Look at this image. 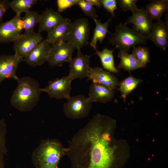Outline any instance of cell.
<instances>
[{
    "mask_svg": "<svg viewBox=\"0 0 168 168\" xmlns=\"http://www.w3.org/2000/svg\"><path fill=\"white\" fill-rule=\"evenodd\" d=\"M90 29L88 20L78 19L72 22L70 34L67 41L76 49H81L88 44Z\"/></svg>",
    "mask_w": 168,
    "mask_h": 168,
    "instance_id": "cell-6",
    "label": "cell"
},
{
    "mask_svg": "<svg viewBox=\"0 0 168 168\" xmlns=\"http://www.w3.org/2000/svg\"><path fill=\"white\" fill-rule=\"evenodd\" d=\"M114 95L113 90L100 84L93 82L89 88L88 97L92 102L105 103L110 101Z\"/></svg>",
    "mask_w": 168,
    "mask_h": 168,
    "instance_id": "cell-19",
    "label": "cell"
},
{
    "mask_svg": "<svg viewBox=\"0 0 168 168\" xmlns=\"http://www.w3.org/2000/svg\"><path fill=\"white\" fill-rule=\"evenodd\" d=\"M141 79L130 76L119 83L118 89L121 94V96L125 101L127 96L133 91L142 82Z\"/></svg>",
    "mask_w": 168,
    "mask_h": 168,
    "instance_id": "cell-24",
    "label": "cell"
},
{
    "mask_svg": "<svg viewBox=\"0 0 168 168\" xmlns=\"http://www.w3.org/2000/svg\"><path fill=\"white\" fill-rule=\"evenodd\" d=\"M43 40L38 32L21 34L13 42L14 54L23 59Z\"/></svg>",
    "mask_w": 168,
    "mask_h": 168,
    "instance_id": "cell-9",
    "label": "cell"
},
{
    "mask_svg": "<svg viewBox=\"0 0 168 168\" xmlns=\"http://www.w3.org/2000/svg\"><path fill=\"white\" fill-rule=\"evenodd\" d=\"M51 45L43 40L23 59L30 66L35 67L41 66L47 61Z\"/></svg>",
    "mask_w": 168,
    "mask_h": 168,
    "instance_id": "cell-15",
    "label": "cell"
},
{
    "mask_svg": "<svg viewBox=\"0 0 168 168\" xmlns=\"http://www.w3.org/2000/svg\"><path fill=\"white\" fill-rule=\"evenodd\" d=\"M22 29L21 14H16L0 25V43L14 42L21 34Z\"/></svg>",
    "mask_w": 168,
    "mask_h": 168,
    "instance_id": "cell-11",
    "label": "cell"
},
{
    "mask_svg": "<svg viewBox=\"0 0 168 168\" xmlns=\"http://www.w3.org/2000/svg\"><path fill=\"white\" fill-rule=\"evenodd\" d=\"M21 18L23 28L25 33H30L34 31V28L38 23L39 14L34 11L29 10Z\"/></svg>",
    "mask_w": 168,
    "mask_h": 168,
    "instance_id": "cell-25",
    "label": "cell"
},
{
    "mask_svg": "<svg viewBox=\"0 0 168 168\" xmlns=\"http://www.w3.org/2000/svg\"><path fill=\"white\" fill-rule=\"evenodd\" d=\"M73 80L68 75L57 78L49 81L48 85L41 88V91L47 93L51 98L67 100L71 96V82Z\"/></svg>",
    "mask_w": 168,
    "mask_h": 168,
    "instance_id": "cell-8",
    "label": "cell"
},
{
    "mask_svg": "<svg viewBox=\"0 0 168 168\" xmlns=\"http://www.w3.org/2000/svg\"><path fill=\"white\" fill-rule=\"evenodd\" d=\"M115 49L109 50L105 48L102 51H99L97 49L95 50L94 54L100 58L103 68L113 73H117L119 72L114 65L113 52Z\"/></svg>",
    "mask_w": 168,
    "mask_h": 168,
    "instance_id": "cell-23",
    "label": "cell"
},
{
    "mask_svg": "<svg viewBox=\"0 0 168 168\" xmlns=\"http://www.w3.org/2000/svg\"><path fill=\"white\" fill-rule=\"evenodd\" d=\"M63 106V111L66 117L79 119L87 117L92 107V102L89 97L78 95L70 96Z\"/></svg>",
    "mask_w": 168,
    "mask_h": 168,
    "instance_id": "cell-5",
    "label": "cell"
},
{
    "mask_svg": "<svg viewBox=\"0 0 168 168\" xmlns=\"http://www.w3.org/2000/svg\"><path fill=\"white\" fill-rule=\"evenodd\" d=\"M137 1L135 0H119L117 2L119 4V7L124 11L129 10L133 12L139 9L137 5Z\"/></svg>",
    "mask_w": 168,
    "mask_h": 168,
    "instance_id": "cell-30",
    "label": "cell"
},
{
    "mask_svg": "<svg viewBox=\"0 0 168 168\" xmlns=\"http://www.w3.org/2000/svg\"><path fill=\"white\" fill-rule=\"evenodd\" d=\"M114 123L97 114L76 132L66 148L71 168H114L115 147L111 132Z\"/></svg>",
    "mask_w": 168,
    "mask_h": 168,
    "instance_id": "cell-1",
    "label": "cell"
},
{
    "mask_svg": "<svg viewBox=\"0 0 168 168\" xmlns=\"http://www.w3.org/2000/svg\"><path fill=\"white\" fill-rule=\"evenodd\" d=\"M77 54L69 62V72L68 75L73 80L87 78L90 67L91 56L85 54L81 51V49H77Z\"/></svg>",
    "mask_w": 168,
    "mask_h": 168,
    "instance_id": "cell-10",
    "label": "cell"
},
{
    "mask_svg": "<svg viewBox=\"0 0 168 168\" xmlns=\"http://www.w3.org/2000/svg\"><path fill=\"white\" fill-rule=\"evenodd\" d=\"M168 23L160 20L153 23L151 32L146 38L157 46L165 50L168 44Z\"/></svg>",
    "mask_w": 168,
    "mask_h": 168,
    "instance_id": "cell-16",
    "label": "cell"
},
{
    "mask_svg": "<svg viewBox=\"0 0 168 168\" xmlns=\"http://www.w3.org/2000/svg\"><path fill=\"white\" fill-rule=\"evenodd\" d=\"M168 9V0H156L151 1L146 6V11L152 20H160L164 13Z\"/></svg>",
    "mask_w": 168,
    "mask_h": 168,
    "instance_id": "cell-20",
    "label": "cell"
},
{
    "mask_svg": "<svg viewBox=\"0 0 168 168\" xmlns=\"http://www.w3.org/2000/svg\"><path fill=\"white\" fill-rule=\"evenodd\" d=\"M93 6H96L100 8L102 6V0H86Z\"/></svg>",
    "mask_w": 168,
    "mask_h": 168,
    "instance_id": "cell-34",
    "label": "cell"
},
{
    "mask_svg": "<svg viewBox=\"0 0 168 168\" xmlns=\"http://www.w3.org/2000/svg\"><path fill=\"white\" fill-rule=\"evenodd\" d=\"M153 20L149 17L146 10L142 7L133 12L125 24H133V29L146 37L150 34L152 26Z\"/></svg>",
    "mask_w": 168,
    "mask_h": 168,
    "instance_id": "cell-13",
    "label": "cell"
},
{
    "mask_svg": "<svg viewBox=\"0 0 168 168\" xmlns=\"http://www.w3.org/2000/svg\"><path fill=\"white\" fill-rule=\"evenodd\" d=\"M37 0H13L10 1V8L16 13V14H21L22 12L26 13L30 9L35 5Z\"/></svg>",
    "mask_w": 168,
    "mask_h": 168,
    "instance_id": "cell-26",
    "label": "cell"
},
{
    "mask_svg": "<svg viewBox=\"0 0 168 168\" xmlns=\"http://www.w3.org/2000/svg\"><path fill=\"white\" fill-rule=\"evenodd\" d=\"M62 16L58 12L52 9L47 8L39 14L38 32H47L60 23L64 19Z\"/></svg>",
    "mask_w": 168,
    "mask_h": 168,
    "instance_id": "cell-17",
    "label": "cell"
},
{
    "mask_svg": "<svg viewBox=\"0 0 168 168\" xmlns=\"http://www.w3.org/2000/svg\"><path fill=\"white\" fill-rule=\"evenodd\" d=\"M108 37V43L119 49L120 51L128 53L130 49L137 44H146L145 37L127 26L125 23H121L115 26V31L111 33Z\"/></svg>",
    "mask_w": 168,
    "mask_h": 168,
    "instance_id": "cell-4",
    "label": "cell"
},
{
    "mask_svg": "<svg viewBox=\"0 0 168 168\" xmlns=\"http://www.w3.org/2000/svg\"><path fill=\"white\" fill-rule=\"evenodd\" d=\"M10 98L12 107L21 112L31 111L37 104L42 91L38 82L29 76L19 78Z\"/></svg>",
    "mask_w": 168,
    "mask_h": 168,
    "instance_id": "cell-2",
    "label": "cell"
},
{
    "mask_svg": "<svg viewBox=\"0 0 168 168\" xmlns=\"http://www.w3.org/2000/svg\"><path fill=\"white\" fill-rule=\"evenodd\" d=\"M96 24V27L94 30L93 37L90 45L94 50L96 49V44L98 41L102 44L105 39L107 33H110L108 30L109 24L111 19H109L105 23L101 22L100 20H97L96 18L93 19Z\"/></svg>",
    "mask_w": 168,
    "mask_h": 168,
    "instance_id": "cell-22",
    "label": "cell"
},
{
    "mask_svg": "<svg viewBox=\"0 0 168 168\" xmlns=\"http://www.w3.org/2000/svg\"><path fill=\"white\" fill-rule=\"evenodd\" d=\"M102 6L110 13L112 17L114 16V11L117 9V2L116 0H102Z\"/></svg>",
    "mask_w": 168,
    "mask_h": 168,
    "instance_id": "cell-32",
    "label": "cell"
},
{
    "mask_svg": "<svg viewBox=\"0 0 168 168\" xmlns=\"http://www.w3.org/2000/svg\"><path fill=\"white\" fill-rule=\"evenodd\" d=\"M65 151L66 148L57 139L43 140L32 153V162L35 168H58Z\"/></svg>",
    "mask_w": 168,
    "mask_h": 168,
    "instance_id": "cell-3",
    "label": "cell"
},
{
    "mask_svg": "<svg viewBox=\"0 0 168 168\" xmlns=\"http://www.w3.org/2000/svg\"><path fill=\"white\" fill-rule=\"evenodd\" d=\"M118 57L120 59L118 67L129 72L138 69L145 68L132 54H129L126 52L120 51Z\"/></svg>",
    "mask_w": 168,
    "mask_h": 168,
    "instance_id": "cell-21",
    "label": "cell"
},
{
    "mask_svg": "<svg viewBox=\"0 0 168 168\" xmlns=\"http://www.w3.org/2000/svg\"><path fill=\"white\" fill-rule=\"evenodd\" d=\"M78 0H57L58 12H61L76 5Z\"/></svg>",
    "mask_w": 168,
    "mask_h": 168,
    "instance_id": "cell-31",
    "label": "cell"
},
{
    "mask_svg": "<svg viewBox=\"0 0 168 168\" xmlns=\"http://www.w3.org/2000/svg\"><path fill=\"white\" fill-rule=\"evenodd\" d=\"M72 21L64 18L58 25L48 32L45 39L50 44L60 42H67L70 34Z\"/></svg>",
    "mask_w": 168,
    "mask_h": 168,
    "instance_id": "cell-18",
    "label": "cell"
},
{
    "mask_svg": "<svg viewBox=\"0 0 168 168\" xmlns=\"http://www.w3.org/2000/svg\"><path fill=\"white\" fill-rule=\"evenodd\" d=\"M76 5L81 9L85 15L93 19L98 17L94 7L86 0H78Z\"/></svg>",
    "mask_w": 168,
    "mask_h": 168,
    "instance_id": "cell-29",
    "label": "cell"
},
{
    "mask_svg": "<svg viewBox=\"0 0 168 168\" xmlns=\"http://www.w3.org/2000/svg\"><path fill=\"white\" fill-rule=\"evenodd\" d=\"M23 59L15 54L0 55V87L5 79H12L17 81L18 79L16 72Z\"/></svg>",
    "mask_w": 168,
    "mask_h": 168,
    "instance_id": "cell-12",
    "label": "cell"
},
{
    "mask_svg": "<svg viewBox=\"0 0 168 168\" xmlns=\"http://www.w3.org/2000/svg\"><path fill=\"white\" fill-rule=\"evenodd\" d=\"M6 128L4 120L0 119V168H4V157L7 152L6 147Z\"/></svg>",
    "mask_w": 168,
    "mask_h": 168,
    "instance_id": "cell-27",
    "label": "cell"
},
{
    "mask_svg": "<svg viewBox=\"0 0 168 168\" xmlns=\"http://www.w3.org/2000/svg\"><path fill=\"white\" fill-rule=\"evenodd\" d=\"M90 80L93 83L105 85L113 90L117 89L119 84L117 77L114 74L98 67H91L87 77V81Z\"/></svg>",
    "mask_w": 168,
    "mask_h": 168,
    "instance_id": "cell-14",
    "label": "cell"
},
{
    "mask_svg": "<svg viewBox=\"0 0 168 168\" xmlns=\"http://www.w3.org/2000/svg\"><path fill=\"white\" fill-rule=\"evenodd\" d=\"M10 1L8 0H0V25L3 22L4 16L9 9Z\"/></svg>",
    "mask_w": 168,
    "mask_h": 168,
    "instance_id": "cell-33",
    "label": "cell"
},
{
    "mask_svg": "<svg viewBox=\"0 0 168 168\" xmlns=\"http://www.w3.org/2000/svg\"><path fill=\"white\" fill-rule=\"evenodd\" d=\"M76 49L67 42H60L51 45L47 60L51 67H62L72 58Z\"/></svg>",
    "mask_w": 168,
    "mask_h": 168,
    "instance_id": "cell-7",
    "label": "cell"
},
{
    "mask_svg": "<svg viewBox=\"0 0 168 168\" xmlns=\"http://www.w3.org/2000/svg\"><path fill=\"white\" fill-rule=\"evenodd\" d=\"M132 50V54L145 67L150 62V50L146 47L139 46H134Z\"/></svg>",
    "mask_w": 168,
    "mask_h": 168,
    "instance_id": "cell-28",
    "label": "cell"
}]
</instances>
